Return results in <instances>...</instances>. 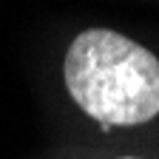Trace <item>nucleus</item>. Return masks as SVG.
I'll return each instance as SVG.
<instances>
[{
    "mask_svg": "<svg viewBox=\"0 0 159 159\" xmlns=\"http://www.w3.org/2000/svg\"><path fill=\"white\" fill-rule=\"evenodd\" d=\"M66 85L74 102L105 128L142 125L159 114V60L108 29L74 37L66 54Z\"/></svg>",
    "mask_w": 159,
    "mask_h": 159,
    "instance_id": "1",
    "label": "nucleus"
},
{
    "mask_svg": "<svg viewBox=\"0 0 159 159\" xmlns=\"http://www.w3.org/2000/svg\"><path fill=\"white\" fill-rule=\"evenodd\" d=\"M122 159H136V156H122Z\"/></svg>",
    "mask_w": 159,
    "mask_h": 159,
    "instance_id": "2",
    "label": "nucleus"
}]
</instances>
